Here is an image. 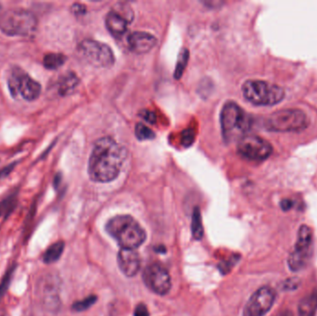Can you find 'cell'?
Segmentation results:
<instances>
[{"mask_svg":"<svg viewBox=\"0 0 317 316\" xmlns=\"http://www.w3.org/2000/svg\"><path fill=\"white\" fill-rule=\"evenodd\" d=\"M64 247L65 244L64 241H58L56 243L52 244L44 253L43 261L48 264L57 262L64 253Z\"/></svg>","mask_w":317,"mask_h":316,"instance_id":"18","label":"cell"},{"mask_svg":"<svg viewBox=\"0 0 317 316\" xmlns=\"http://www.w3.org/2000/svg\"><path fill=\"white\" fill-rule=\"evenodd\" d=\"M37 19L32 12L12 9L0 15V30L10 36H28L34 34Z\"/></svg>","mask_w":317,"mask_h":316,"instance_id":"5","label":"cell"},{"mask_svg":"<svg viewBox=\"0 0 317 316\" xmlns=\"http://www.w3.org/2000/svg\"><path fill=\"white\" fill-rule=\"evenodd\" d=\"M238 152L249 161H264L272 154L273 146L260 136L246 135L238 142Z\"/></svg>","mask_w":317,"mask_h":316,"instance_id":"10","label":"cell"},{"mask_svg":"<svg viewBox=\"0 0 317 316\" xmlns=\"http://www.w3.org/2000/svg\"><path fill=\"white\" fill-rule=\"evenodd\" d=\"M136 136L139 140H152L155 138V134L151 128L144 125L141 122H138L136 125Z\"/></svg>","mask_w":317,"mask_h":316,"instance_id":"22","label":"cell"},{"mask_svg":"<svg viewBox=\"0 0 317 316\" xmlns=\"http://www.w3.org/2000/svg\"><path fill=\"white\" fill-rule=\"evenodd\" d=\"M97 301V297L96 296H89V297L86 298L83 301H80V302H75L73 305V309L74 311H84L88 309L89 307L92 306L93 304Z\"/></svg>","mask_w":317,"mask_h":316,"instance_id":"23","label":"cell"},{"mask_svg":"<svg viewBox=\"0 0 317 316\" xmlns=\"http://www.w3.org/2000/svg\"><path fill=\"white\" fill-rule=\"evenodd\" d=\"M276 293L273 288L262 287L249 298L243 310V316H264L273 306Z\"/></svg>","mask_w":317,"mask_h":316,"instance_id":"12","label":"cell"},{"mask_svg":"<svg viewBox=\"0 0 317 316\" xmlns=\"http://www.w3.org/2000/svg\"><path fill=\"white\" fill-rule=\"evenodd\" d=\"M317 311V292L308 295L299 303L298 315L314 316Z\"/></svg>","mask_w":317,"mask_h":316,"instance_id":"16","label":"cell"},{"mask_svg":"<svg viewBox=\"0 0 317 316\" xmlns=\"http://www.w3.org/2000/svg\"><path fill=\"white\" fill-rule=\"evenodd\" d=\"M277 316H294L292 312L288 310H284V311H280Z\"/></svg>","mask_w":317,"mask_h":316,"instance_id":"32","label":"cell"},{"mask_svg":"<svg viewBox=\"0 0 317 316\" xmlns=\"http://www.w3.org/2000/svg\"><path fill=\"white\" fill-rule=\"evenodd\" d=\"M299 284H300V281L298 280L297 278H290V279H288V280L286 281V283L284 284V288H285L286 290L295 289V288H297Z\"/></svg>","mask_w":317,"mask_h":316,"instance_id":"27","label":"cell"},{"mask_svg":"<svg viewBox=\"0 0 317 316\" xmlns=\"http://www.w3.org/2000/svg\"><path fill=\"white\" fill-rule=\"evenodd\" d=\"M312 249V231L303 224L298 231L297 242L288 258V265L292 272H299L306 267Z\"/></svg>","mask_w":317,"mask_h":316,"instance_id":"7","label":"cell"},{"mask_svg":"<svg viewBox=\"0 0 317 316\" xmlns=\"http://www.w3.org/2000/svg\"><path fill=\"white\" fill-rule=\"evenodd\" d=\"M293 204L294 203H293L292 200L285 199V200H282L280 202V207H281V209H283V210L287 212V210H289V209L292 208Z\"/></svg>","mask_w":317,"mask_h":316,"instance_id":"30","label":"cell"},{"mask_svg":"<svg viewBox=\"0 0 317 316\" xmlns=\"http://www.w3.org/2000/svg\"><path fill=\"white\" fill-rule=\"evenodd\" d=\"M106 230L121 248L136 249L146 240L145 230L130 215H117L109 220Z\"/></svg>","mask_w":317,"mask_h":316,"instance_id":"2","label":"cell"},{"mask_svg":"<svg viewBox=\"0 0 317 316\" xmlns=\"http://www.w3.org/2000/svg\"><path fill=\"white\" fill-rule=\"evenodd\" d=\"M126 157V149L112 137L104 136L98 139L88 161L90 179L97 183H109L116 179Z\"/></svg>","mask_w":317,"mask_h":316,"instance_id":"1","label":"cell"},{"mask_svg":"<svg viewBox=\"0 0 317 316\" xmlns=\"http://www.w3.org/2000/svg\"><path fill=\"white\" fill-rule=\"evenodd\" d=\"M72 10H73V13L75 15H83L86 13V11H87V9H86V7L83 5H81V4H74L72 7Z\"/></svg>","mask_w":317,"mask_h":316,"instance_id":"29","label":"cell"},{"mask_svg":"<svg viewBox=\"0 0 317 316\" xmlns=\"http://www.w3.org/2000/svg\"><path fill=\"white\" fill-rule=\"evenodd\" d=\"M134 315L150 316V312H149V310H147V308H146V305L144 303H139V304H137L136 309H135Z\"/></svg>","mask_w":317,"mask_h":316,"instance_id":"26","label":"cell"},{"mask_svg":"<svg viewBox=\"0 0 317 316\" xmlns=\"http://www.w3.org/2000/svg\"><path fill=\"white\" fill-rule=\"evenodd\" d=\"M308 123L305 112L298 109H285L271 114L265 121V127L270 131L297 132L307 127Z\"/></svg>","mask_w":317,"mask_h":316,"instance_id":"6","label":"cell"},{"mask_svg":"<svg viewBox=\"0 0 317 316\" xmlns=\"http://www.w3.org/2000/svg\"><path fill=\"white\" fill-rule=\"evenodd\" d=\"M14 164H11V165L8 166L7 168H5V169H3V170L1 171V173H0V178L6 177L7 175H9L10 172L12 171V169H13V167H14Z\"/></svg>","mask_w":317,"mask_h":316,"instance_id":"31","label":"cell"},{"mask_svg":"<svg viewBox=\"0 0 317 316\" xmlns=\"http://www.w3.org/2000/svg\"><path fill=\"white\" fill-rule=\"evenodd\" d=\"M14 270L15 267L10 268V270H8V272H6L5 277L3 278L2 281L0 283V300L5 295L6 292L9 288Z\"/></svg>","mask_w":317,"mask_h":316,"instance_id":"24","label":"cell"},{"mask_svg":"<svg viewBox=\"0 0 317 316\" xmlns=\"http://www.w3.org/2000/svg\"><path fill=\"white\" fill-rule=\"evenodd\" d=\"M118 266L127 278H133L141 267V260L139 253L136 249L121 248L118 252Z\"/></svg>","mask_w":317,"mask_h":316,"instance_id":"13","label":"cell"},{"mask_svg":"<svg viewBox=\"0 0 317 316\" xmlns=\"http://www.w3.org/2000/svg\"><path fill=\"white\" fill-rule=\"evenodd\" d=\"M191 230L193 238L197 240H200L203 238V225H202V219L200 215V209L197 207L194 209V213L192 215V224H191Z\"/></svg>","mask_w":317,"mask_h":316,"instance_id":"20","label":"cell"},{"mask_svg":"<svg viewBox=\"0 0 317 316\" xmlns=\"http://www.w3.org/2000/svg\"><path fill=\"white\" fill-rule=\"evenodd\" d=\"M67 58L61 53L47 54L43 59L45 68L49 70H57L62 66Z\"/></svg>","mask_w":317,"mask_h":316,"instance_id":"19","label":"cell"},{"mask_svg":"<svg viewBox=\"0 0 317 316\" xmlns=\"http://www.w3.org/2000/svg\"><path fill=\"white\" fill-rule=\"evenodd\" d=\"M182 136H183V138H182L183 145L185 146H191V144L193 143V140H194V136H195L194 132L187 129V130L183 132Z\"/></svg>","mask_w":317,"mask_h":316,"instance_id":"25","label":"cell"},{"mask_svg":"<svg viewBox=\"0 0 317 316\" xmlns=\"http://www.w3.org/2000/svg\"><path fill=\"white\" fill-rule=\"evenodd\" d=\"M8 86L12 97H20L27 101L35 100L41 93L40 83L20 68L12 69L8 79Z\"/></svg>","mask_w":317,"mask_h":316,"instance_id":"8","label":"cell"},{"mask_svg":"<svg viewBox=\"0 0 317 316\" xmlns=\"http://www.w3.org/2000/svg\"><path fill=\"white\" fill-rule=\"evenodd\" d=\"M141 116L143 117V119H145V121L150 123H155L156 122V115L154 112L151 111H143L141 112Z\"/></svg>","mask_w":317,"mask_h":316,"instance_id":"28","label":"cell"},{"mask_svg":"<svg viewBox=\"0 0 317 316\" xmlns=\"http://www.w3.org/2000/svg\"><path fill=\"white\" fill-rule=\"evenodd\" d=\"M188 58H189L188 50L185 49H182V51H180V53H179L178 60H177V64H176V71H175V77L176 79L182 77L185 67L187 65Z\"/></svg>","mask_w":317,"mask_h":316,"instance_id":"21","label":"cell"},{"mask_svg":"<svg viewBox=\"0 0 317 316\" xmlns=\"http://www.w3.org/2000/svg\"><path fill=\"white\" fill-rule=\"evenodd\" d=\"M245 98L257 106H273L283 100L285 91L278 85L261 80H248L242 86Z\"/></svg>","mask_w":317,"mask_h":316,"instance_id":"4","label":"cell"},{"mask_svg":"<svg viewBox=\"0 0 317 316\" xmlns=\"http://www.w3.org/2000/svg\"><path fill=\"white\" fill-rule=\"evenodd\" d=\"M127 41L129 49L137 54L146 53L157 44V38L153 34L140 31L130 34Z\"/></svg>","mask_w":317,"mask_h":316,"instance_id":"14","label":"cell"},{"mask_svg":"<svg viewBox=\"0 0 317 316\" xmlns=\"http://www.w3.org/2000/svg\"><path fill=\"white\" fill-rule=\"evenodd\" d=\"M105 24L108 31L113 34L114 37L119 38L126 33L127 27L130 22L125 17L113 10L110 11L106 16Z\"/></svg>","mask_w":317,"mask_h":316,"instance_id":"15","label":"cell"},{"mask_svg":"<svg viewBox=\"0 0 317 316\" xmlns=\"http://www.w3.org/2000/svg\"><path fill=\"white\" fill-rule=\"evenodd\" d=\"M143 281L158 295H166L171 289V277L166 268L160 263H152L146 266L143 272Z\"/></svg>","mask_w":317,"mask_h":316,"instance_id":"11","label":"cell"},{"mask_svg":"<svg viewBox=\"0 0 317 316\" xmlns=\"http://www.w3.org/2000/svg\"><path fill=\"white\" fill-rule=\"evenodd\" d=\"M78 52L86 60L98 68H110L115 62L113 49L107 44L92 39H86L78 46Z\"/></svg>","mask_w":317,"mask_h":316,"instance_id":"9","label":"cell"},{"mask_svg":"<svg viewBox=\"0 0 317 316\" xmlns=\"http://www.w3.org/2000/svg\"><path fill=\"white\" fill-rule=\"evenodd\" d=\"M220 122L225 141L239 140L249 132L251 119L242 108L233 101L225 103L221 111Z\"/></svg>","mask_w":317,"mask_h":316,"instance_id":"3","label":"cell"},{"mask_svg":"<svg viewBox=\"0 0 317 316\" xmlns=\"http://www.w3.org/2000/svg\"><path fill=\"white\" fill-rule=\"evenodd\" d=\"M78 85V78L73 73H65L58 81V91L59 95L65 96L72 92Z\"/></svg>","mask_w":317,"mask_h":316,"instance_id":"17","label":"cell"}]
</instances>
